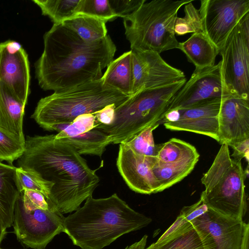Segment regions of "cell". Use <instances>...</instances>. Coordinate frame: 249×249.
Listing matches in <instances>:
<instances>
[{
    "label": "cell",
    "instance_id": "5bb4252c",
    "mask_svg": "<svg viewBox=\"0 0 249 249\" xmlns=\"http://www.w3.org/2000/svg\"><path fill=\"white\" fill-rule=\"evenodd\" d=\"M132 52V94L143 89L165 86L185 78L184 72L170 65L151 51Z\"/></svg>",
    "mask_w": 249,
    "mask_h": 249
},
{
    "label": "cell",
    "instance_id": "2e32d148",
    "mask_svg": "<svg viewBox=\"0 0 249 249\" xmlns=\"http://www.w3.org/2000/svg\"><path fill=\"white\" fill-rule=\"evenodd\" d=\"M156 160V157L137 154L126 143L119 144L117 167L127 185L135 192L158 193L159 184L152 171Z\"/></svg>",
    "mask_w": 249,
    "mask_h": 249
},
{
    "label": "cell",
    "instance_id": "60d3db41",
    "mask_svg": "<svg viewBox=\"0 0 249 249\" xmlns=\"http://www.w3.org/2000/svg\"><path fill=\"white\" fill-rule=\"evenodd\" d=\"M6 229L7 228L4 226L1 220L0 219V246L7 233Z\"/></svg>",
    "mask_w": 249,
    "mask_h": 249
},
{
    "label": "cell",
    "instance_id": "484cf974",
    "mask_svg": "<svg viewBox=\"0 0 249 249\" xmlns=\"http://www.w3.org/2000/svg\"><path fill=\"white\" fill-rule=\"evenodd\" d=\"M80 0H32L40 9L42 14L48 16L53 24L63 23L76 15Z\"/></svg>",
    "mask_w": 249,
    "mask_h": 249
},
{
    "label": "cell",
    "instance_id": "5b68a950",
    "mask_svg": "<svg viewBox=\"0 0 249 249\" xmlns=\"http://www.w3.org/2000/svg\"><path fill=\"white\" fill-rule=\"evenodd\" d=\"M186 82L185 78L137 92L115 108L114 120L111 124H99L95 128L105 132L111 143L127 142L147 127L160 123L175 95Z\"/></svg>",
    "mask_w": 249,
    "mask_h": 249
},
{
    "label": "cell",
    "instance_id": "8992f818",
    "mask_svg": "<svg viewBox=\"0 0 249 249\" xmlns=\"http://www.w3.org/2000/svg\"><path fill=\"white\" fill-rule=\"evenodd\" d=\"M193 0H146L123 18L125 35L131 50L159 53L178 49L174 26L179 9Z\"/></svg>",
    "mask_w": 249,
    "mask_h": 249
},
{
    "label": "cell",
    "instance_id": "f1b7e54d",
    "mask_svg": "<svg viewBox=\"0 0 249 249\" xmlns=\"http://www.w3.org/2000/svg\"><path fill=\"white\" fill-rule=\"evenodd\" d=\"M77 15L93 17L106 22L117 18L109 0H80L76 9Z\"/></svg>",
    "mask_w": 249,
    "mask_h": 249
},
{
    "label": "cell",
    "instance_id": "f546056e",
    "mask_svg": "<svg viewBox=\"0 0 249 249\" xmlns=\"http://www.w3.org/2000/svg\"><path fill=\"white\" fill-rule=\"evenodd\" d=\"M185 15L182 18L177 17L174 26L176 35L182 36L188 33L203 32L199 9H197L190 2L185 5Z\"/></svg>",
    "mask_w": 249,
    "mask_h": 249
},
{
    "label": "cell",
    "instance_id": "4fadbf2b",
    "mask_svg": "<svg viewBox=\"0 0 249 249\" xmlns=\"http://www.w3.org/2000/svg\"><path fill=\"white\" fill-rule=\"evenodd\" d=\"M222 99L206 100L188 108L167 112L163 119L167 129L184 131L218 138V114Z\"/></svg>",
    "mask_w": 249,
    "mask_h": 249
},
{
    "label": "cell",
    "instance_id": "3957f363",
    "mask_svg": "<svg viewBox=\"0 0 249 249\" xmlns=\"http://www.w3.org/2000/svg\"><path fill=\"white\" fill-rule=\"evenodd\" d=\"M151 222L152 219L132 209L116 193L106 198L91 196L82 207L64 217V232L81 249H102Z\"/></svg>",
    "mask_w": 249,
    "mask_h": 249
},
{
    "label": "cell",
    "instance_id": "7402d4cb",
    "mask_svg": "<svg viewBox=\"0 0 249 249\" xmlns=\"http://www.w3.org/2000/svg\"><path fill=\"white\" fill-rule=\"evenodd\" d=\"M131 56L130 50L113 60L101 78L105 85L129 96L132 95Z\"/></svg>",
    "mask_w": 249,
    "mask_h": 249
},
{
    "label": "cell",
    "instance_id": "74e56055",
    "mask_svg": "<svg viewBox=\"0 0 249 249\" xmlns=\"http://www.w3.org/2000/svg\"><path fill=\"white\" fill-rule=\"evenodd\" d=\"M233 149V153L231 155L234 159L242 160L246 158L247 161H249V139L231 144Z\"/></svg>",
    "mask_w": 249,
    "mask_h": 249
},
{
    "label": "cell",
    "instance_id": "e575fe53",
    "mask_svg": "<svg viewBox=\"0 0 249 249\" xmlns=\"http://www.w3.org/2000/svg\"><path fill=\"white\" fill-rule=\"evenodd\" d=\"M117 18H124L135 12L146 0H109Z\"/></svg>",
    "mask_w": 249,
    "mask_h": 249
},
{
    "label": "cell",
    "instance_id": "d6a6232c",
    "mask_svg": "<svg viewBox=\"0 0 249 249\" xmlns=\"http://www.w3.org/2000/svg\"><path fill=\"white\" fill-rule=\"evenodd\" d=\"M17 178L20 192L25 190H33L42 194L47 199L52 187L50 184L39 179L33 174L26 171L20 167H17Z\"/></svg>",
    "mask_w": 249,
    "mask_h": 249
},
{
    "label": "cell",
    "instance_id": "7a4b0ae2",
    "mask_svg": "<svg viewBox=\"0 0 249 249\" xmlns=\"http://www.w3.org/2000/svg\"><path fill=\"white\" fill-rule=\"evenodd\" d=\"M43 42L35 65L36 77L42 89L54 92L100 79L116 51L109 36L86 42L63 23L53 24Z\"/></svg>",
    "mask_w": 249,
    "mask_h": 249
},
{
    "label": "cell",
    "instance_id": "d590c367",
    "mask_svg": "<svg viewBox=\"0 0 249 249\" xmlns=\"http://www.w3.org/2000/svg\"><path fill=\"white\" fill-rule=\"evenodd\" d=\"M209 209L207 206L200 198L196 203L189 206L184 207L179 215L183 216L187 222H190L206 212Z\"/></svg>",
    "mask_w": 249,
    "mask_h": 249
},
{
    "label": "cell",
    "instance_id": "52a82bcc",
    "mask_svg": "<svg viewBox=\"0 0 249 249\" xmlns=\"http://www.w3.org/2000/svg\"><path fill=\"white\" fill-rule=\"evenodd\" d=\"M246 178L241 160L232 159L229 146L222 144L211 167L201 178L205 190L200 198L209 209L243 220L247 211Z\"/></svg>",
    "mask_w": 249,
    "mask_h": 249
},
{
    "label": "cell",
    "instance_id": "44dd1931",
    "mask_svg": "<svg viewBox=\"0 0 249 249\" xmlns=\"http://www.w3.org/2000/svg\"><path fill=\"white\" fill-rule=\"evenodd\" d=\"M199 158L197 151L172 163H161L156 159L152 171L159 184L158 192L170 187L187 176L194 169Z\"/></svg>",
    "mask_w": 249,
    "mask_h": 249
},
{
    "label": "cell",
    "instance_id": "ac0fdd59",
    "mask_svg": "<svg viewBox=\"0 0 249 249\" xmlns=\"http://www.w3.org/2000/svg\"><path fill=\"white\" fill-rule=\"evenodd\" d=\"M26 103L0 81V128L23 143V120Z\"/></svg>",
    "mask_w": 249,
    "mask_h": 249
},
{
    "label": "cell",
    "instance_id": "83f0119b",
    "mask_svg": "<svg viewBox=\"0 0 249 249\" xmlns=\"http://www.w3.org/2000/svg\"><path fill=\"white\" fill-rule=\"evenodd\" d=\"M99 124L93 114H86L76 117L71 123L53 125L50 131H56L57 139L67 138L91 130Z\"/></svg>",
    "mask_w": 249,
    "mask_h": 249
},
{
    "label": "cell",
    "instance_id": "603a6c76",
    "mask_svg": "<svg viewBox=\"0 0 249 249\" xmlns=\"http://www.w3.org/2000/svg\"><path fill=\"white\" fill-rule=\"evenodd\" d=\"M58 140L73 146L80 155H94L100 158L107 146L111 144L108 135L95 128L72 137Z\"/></svg>",
    "mask_w": 249,
    "mask_h": 249
},
{
    "label": "cell",
    "instance_id": "b9f144b4",
    "mask_svg": "<svg viewBox=\"0 0 249 249\" xmlns=\"http://www.w3.org/2000/svg\"><path fill=\"white\" fill-rule=\"evenodd\" d=\"M124 249H140V248L135 244H132L127 246Z\"/></svg>",
    "mask_w": 249,
    "mask_h": 249
},
{
    "label": "cell",
    "instance_id": "9c48e42d",
    "mask_svg": "<svg viewBox=\"0 0 249 249\" xmlns=\"http://www.w3.org/2000/svg\"><path fill=\"white\" fill-rule=\"evenodd\" d=\"M199 11L203 32L219 53L231 33L249 13V0H202Z\"/></svg>",
    "mask_w": 249,
    "mask_h": 249
},
{
    "label": "cell",
    "instance_id": "1f68e13d",
    "mask_svg": "<svg viewBox=\"0 0 249 249\" xmlns=\"http://www.w3.org/2000/svg\"><path fill=\"white\" fill-rule=\"evenodd\" d=\"M25 145V143L0 128V162L6 160L12 164L22 155Z\"/></svg>",
    "mask_w": 249,
    "mask_h": 249
},
{
    "label": "cell",
    "instance_id": "f35d334b",
    "mask_svg": "<svg viewBox=\"0 0 249 249\" xmlns=\"http://www.w3.org/2000/svg\"><path fill=\"white\" fill-rule=\"evenodd\" d=\"M188 222L186 221L184 218L180 215H179L173 224L164 232V233L157 240L160 242L163 240L168 236L175 232L178 230L182 227Z\"/></svg>",
    "mask_w": 249,
    "mask_h": 249
},
{
    "label": "cell",
    "instance_id": "e0dca14e",
    "mask_svg": "<svg viewBox=\"0 0 249 249\" xmlns=\"http://www.w3.org/2000/svg\"><path fill=\"white\" fill-rule=\"evenodd\" d=\"M221 144L249 139V98L230 95L222 98L218 114Z\"/></svg>",
    "mask_w": 249,
    "mask_h": 249
},
{
    "label": "cell",
    "instance_id": "cb8c5ba5",
    "mask_svg": "<svg viewBox=\"0 0 249 249\" xmlns=\"http://www.w3.org/2000/svg\"><path fill=\"white\" fill-rule=\"evenodd\" d=\"M144 249H204L199 235L191 222L162 241Z\"/></svg>",
    "mask_w": 249,
    "mask_h": 249
},
{
    "label": "cell",
    "instance_id": "d6986e66",
    "mask_svg": "<svg viewBox=\"0 0 249 249\" xmlns=\"http://www.w3.org/2000/svg\"><path fill=\"white\" fill-rule=\"evenodd\" d=\"M16 169L0 162V219L7 228L13 225L15 205L21 193Z\"/></svg>",
    "mask_w": 249,
    "mask_h": 249
},
{
    "label": "cell",
    "instance_id": "ffe728a7",
    "mask_svg": "<svg viewBox=\"0 0 249 249\" xmlns=\"http://www.w3.org/2000/svg\"><path fill=\"white\" fill-rule=\"evenodd\" d=\"M178 49L185 54L196 70L214 65L216 57L219 54L216 47L203 32L194 33L185 41L179 42Z\"/></svg>",
    "mask_w": 249,
    "mask_h": 249
},
{
    "label": "cell",
    "instance_id": "4316f807",
    "mask_svg": "<svg viewBox=\"0 0 249 249\" xmlns=\"http://www.w3.org/2000/svg\"><path fill=\"white\" fill-rule=\"evenodd\" d=\"M157 147L156 158L157 161L161 163L176 162L197 152L193 145L177 138L157 144Z\"/></svg>",
    "mask_w": 249,
    "mask_h": 249
},
{
    "label": "cell",
    "instance_id": "836d02e7",
    "mask_svg": "<svg viewBox=\"0 0 249 249\" xmlns=\"http://www.w3.org/2000/svg\"><path fill=\"white\" fill-rule=\"evenodd\" d=\"M22 194L23 205L26 210H47L49 209L44 196L41 193L33 190H25L22 192Z\"/></svg>",
    "mask_w": 249,
    "mask_h": 249
},
{
    "label": "cell",
    "instance_id": "8fae6325",
    "mask_svg": "<svg viewBox=\"0 0 249 249\" xmlns=\"http://www.w3.org/2000/svg\"><path fill=\"white\" fill-rule=\"evenodd\" d=\"M230 95L223 79L220 61L212 67L195 70L190 79L175 95L165 114L172 110L187 108L206 100L222 99Z\"/></svg>",
    "mask_w": 249,
    "mask_h": 249
},
{
    "label": "cell",
    "instance_id": "ab89813d",
    "mask_svg": "<svg viewBox=\"0 0 249 249\" xmlns=\"http://www.w3.org/2000/svg\"><path fill=\"white\" fill-rule=\"evenodd\" d=\"M249 225L245 223L244 232L241 242V249H249Z\"/></svg>",
    "mask_w": 249,
    "mask_h": 249
},
{
    "label": "cell",
    "instance_id": "7c38bea8",
    "mask_svg": "<svg viewBox=\"0 0 249 249\" xmlns=\"http://www.w3.org/2000/svg\"><path fill=\"white\" fill-rule=\"evenodd\" d=\"M204 249H241L245 223L210 209L190 221Z\"/></svg>",
    "mask_w": 249,
    "mask_h": 249
},
{
    "label": "cell",
    "instance_id": "ba28073f",
    "mask_svg": "<svg viewBox=\"0 0 249 249\" xmlns=\"http://www.w3.org/2000/svg\"><path fill=\"white\" fill-rule=\"evenodd\" d=\"M64 219L62 213L53 207L49 206L47 210H26L21 192L14 207V232L23 246L45 249L56 235L64 232Z\"/></svg>",
    "mask_w": 249,
    "mask_h": 249
},
{
    "label": "cell",
    "instance_id": "d4e9b609",
    "mask_svg": "<svg viewBox=\"0 0 249 249\" xmlns=\"http://www.w3.org/2000/svg\"><path fill=\"white\" fill-rule=\"evenodd\" d=\"M106 23L96 18L77 15L63 24L72 30L84 41L92 42L100 40L107 35Z\"/></svg>",
    "mask_w": 249,
    "mask_h": 249
},
{
    "label": "cell",
    "instance_id": "6da1fadb",
    "mask_svg": "<svg viewBox=\"0 0 249 249\" xmlns=\"http://www.w3.org/2000/svg\"><path fill=\"white\" fill-rule=\"evenodd\" d=\"M18 164L52 185L46 201L62 213L77 210L100 182L96 170L90 168L75 148L53 134L27 136Z\"/></svg>",
    "mask_w": 249,
    "mask_h": 249
},
{
    "label": "cell",
    "instance_id": "277c9868",
    "mask_svg": "<svg viewBox=\"0 0 249 249\" xmlns=\"http://www.w3.org/2000/svg\"><path fill=\"white\" fill-rule=\"evenodd\" d=\"M131 96L105 85L100 78L42 98L31 118L50 131L54 124L71 123L79 116L93 114L108 105L117 107Z\"/></svg>",
    "mask_w": 249,
    "mask_h": 249
},
{
    "label": "cell",
    "instance_id": "4dcf8cb0",
    "mask_svg": "<svg viewBox=\"0 0 249 249\" xmlns=\"http://www.w3.org/2000/svg\"><path fill=\"white\" fill-rule=\"evenodd\" d=\"M159 124L158 123L147 127L124 143L138 154L156 157L157 147L155 144L153 131Z\"/></svg>",
    "mask_w": 249,
    "mask_h": 249
},
{
    "label": "cell",
    "instance_id": "30bf717a",
    "mask_svg": "<svg viewBox=\"0 0 249 249\" xmlns=\"http://www.w3.org/2000/svg\"><path fill=\"white\" fill-rule=\"evenodd\" d=\"M219 54L223 79L231 94L249 98V40L243 36L239 23Z\"/></svg>",
    "mask_w": 249,
    "mask_h": 249
},
{
    "label": "cell",
    "instance_id": "8d00e7d4",
    "mask_svg": "<svg viewBox=\"0 0 249 249\" xmlns=\"http://www.w3.org/2000/svg\"><path fill=\"white\" fill-rule=\"evenodd\" d=\"M116 107L115 105H109L93 114L95 116L99 124L108 125L111 124L114 120L115 109Z\"/></svg>",
    "mask_w": 249,
    "mask_h": 249
},
{
    "label": "cell",
    "instance_id": "9a60e30c",
    "mask_svg": "<svg viewBox=\"0 0 249 249\" xmlns=\"http://www.w3.org/2000/svg\"><path fill=\"white\" fill-rule=\"evenodd\" d=\"M0 81L27 103L30 92L29 61L26 52L16 41L0 43Z\"/></svg>",
    "mask_w": 249,
    "mask_h": 249
},
{
    "label": "cell",
    "instance_id": "7bdbcfd3",
    "mask_svg": "<svg viewBox=\"0 0 249 249\" xmlns=\"http://www.w3.org/2000/svg\"><path fill=\"white\" fill-rule=\"evenodd\" d=\"M0 249H2V248H0Z\"/></svg>",
    "mask_w": 249,
    "mask_h": 249
}]
</instances>
